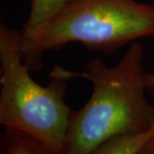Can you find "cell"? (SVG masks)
<instances>
[{"mask_svg": "<svg viewBox=\"0 0 154 154\" xmlns=\"http://www.w3.org/2000/svg\"><path fill=\"white\" fill-rule=\"evenodd\" d=\"M138 154H154V134L143 144Z\"/></svg>", "mask_w": 154, "mask_h": 154, "instance_id": "cell-7", "label": "cell"}, {"mask_svg": "<svg viewBox=\"0 0 154 154\" xmlns=\"http://www.w3.org/2000/svg\"><path fill=\"white\" fill-rule=\"evenodd\" d=\"M22 33L0 25V124L62 151L73 110L65 102L67 78L54 71L40 85L21 54Z\"/></svg>", "mask_w": 154, "mask_h": 154, "instance_id": "cell-3", "label": "cell"}, {"mask_svg": "<svg viewBox=\"0 0 154 154\" xmlns=\"http://www.w3.org/2000/svg\"><path fill=\"white\" fill-rule=\"evenodd\" d=\"M66 1L68 0H31L28 18L21 31L22 35L28 36L37 31Z\"/></svg>", "mask_w": 154, "mask_h": 154, "instance_id": "cell-6", "label": "cell"}, {"mask_svg": "<svg viewBox=\"0 0 154 154\" xmlns=\"http://www.w3.org/2000/svg\"><path fill=\"white\" fill-rule=\"evenodd\" d=\"M0 154H64L52 149L38 140L21 133L4 128L0 135Z\"/></svg>", "mask_w": 154, "mask_h": 154, "instance_id": "cell-4", "label": "cell"}, {"mask_svg": "<svg viewBox=\"0 0 154 154\" xmlns=\"http://www.w3.org/2000/svg\"><path fill=\"white\" fill-rule=\"evenodd\" d=\"M154 134V126L140 134L123 135L103 143L91 154H138L143 144Z\"/></svg>", "mask_w": 154, "mask_h": 154, "instance_id": "cell-5", "label": "cell"}, {"mask_svg": "<svg viewBox=\"0 0 154 154\" xmlns=\"http://www.w3.org/2000/svg\"><path fill=\"white\" fill-rule=\"evenodd\" d=\"M143 58V46L136 41L113 66L93 58L82 72L54 67L52 71L67 79L83 77L92 84L88 101L73 110L64 154H91L112 138L144 133L153 127L154 105L146 98Z\"/></svg>", "mask_w": 154, "mask_h": 154, "instance_id": "cell-1", "label": "cell"}, {"mask_svg": "<svg viewBox=\"0 0 154 154\" xmlns=\"http://www.w3.org/2000/svg\"><path fill=\"white\" fill-rule=\"evenodd\" d=\"M146 89L147 93L154 95V71L146 73Z\"/></svg>", "mask_w": 154, "mask_h": 154, "instance_id": "cell-8", "label": "cell"}, {"mask_svg": "<svg viewBox=\"0 0 154 154\" xmlns=\"http://www.w3.org/2000/svg\"><path fill=\"white\" fill-rule=\"evenodd\" d=\"M154 37V4L137 0H68L33 34L21 37V54L31 72L43 68L45 52L79 42L110 55L128 43Z\"/></svg>", "mask_w": 154, "mask_h": 154, "instance_id": "cell-2", "label": "cell"}]
</instances>
